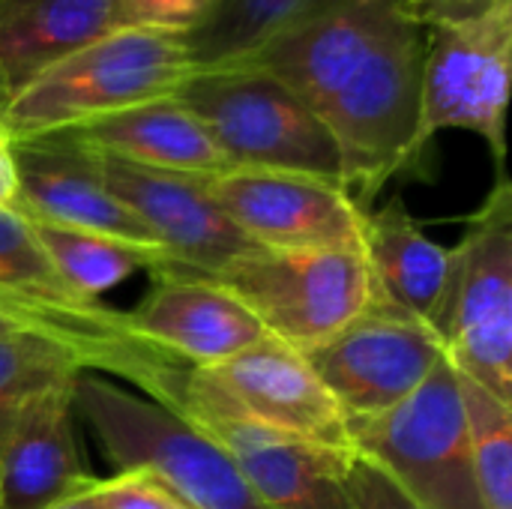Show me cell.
Listing matches in <instances>:
<instances>
[{
	"label": "cell",
	"mask_w": 512,
	"mask_h": 509,
	"mask_svg": "<svg viewBox=\"0 0 512 509\" xmlns=\"http://www.w3.org/2000/svg\"><path fill=\"white\" fill-rule=\"evenodd\" d=\"M426 27L402 0H309L252 54L249 66L282 81L336 138L351 198L369 210L402 171L420 168Z\"/></svg>",
	"instance_id": "6da1fadb"
},
{
	"label": "cell",
	"mask_w": 512,
	"mask_h": 509,
	"mask_svg": "<svg viewBox=\"0 0 512 509\" xmlns=\"http://www.w3.org/2000/svg\"><path fill=\"white\" fill-rule=\"evenodd\" d=\"M192 72L186 33L120 27L30 78L9 96L0 123L18 141L57 135L153 99L177 96Z\"/></svg>",
	"instance_id": "7a4b0ae2"
},
{
	"label": "cell",
	"mask_w": 512,
	"mask_h": 509,
	"mask_svg": "<svg viewBox=\"0 0 512 509\" xmlns=\"http://www.w3.org/2000/svg\"><path fill=\"white\" fill-rule=\"evenodd\" d=\"M459 375L512 405V183H498L450 249L441 294L426 318Z\"/></svg>",
	"instance_id": "3957f363"
},
{
	"label": "cell",
	"mask_w": 512,
	"mask_h": 509,
	"mask_svg": "<svg viewBox=\"0 0 512 509\" xmlns=\"http://www.w3.org/2000/svg\"><path fill=\"white\" fill-rule=\"evenodd\" d=\"M177 99L207 126L231 168L309 174L348 189L336 138L282 81L249 66L198 69Z\"/></svg>",
	"instance_id": "277c9868"
},
{
	"label": "cell",
	"mask_w": 512,
	"mask_h": 509,
	"mask_svg": "<svg viewBox=\"0 0 512 509\" xmlns=\"http://www.w3.org/2000/svg\"><path fill=\"white\" fill-rule=\"evenodd\" d=\"M75 411L117 471L144 468L156 474L192 509H264L213 441L141 393L81 372L75 378Z\"/></svg>",
	"instance_id": "5b68a950"
},
{
	"label": "cell",
	"mask_w": 512,
	"mask_h": 509,
	"mask_svg": "<svg viewBox=\"0 0 512 509\" xmlns=\"http://www.w3.org/2000/svg\"><path fill=\"white\" fill-rule=\"evenodd\" d=\"M351 447L417 509H486L480 501L459 375L444 357L396 408L351 420Z\"/></svg>",
	"instance_id": "8992f818"
},
{
	"label": "cell",
	"mask_w": 512,
	"mask_h": 509,
	"mask_svg": "<svg viewBox=\"0 0 512 509\" xmlns=\"http://www.w3.org/2000/svg\"><path fill=\"white\" fill-rule=\"evenodd\" d=\"M210 279L237 294L273 339L303 354L381 300L360 246L252 249Z\"/></svg>",
	"instance_id": "52a82bcc"
},
{
	"label": "cell",
	"mask_w": 512,
	"mask_h": 509,
	"mask_svg": "<svg viewBox=\"0 0 512 509\" xmlns=\"http://www.w3.org/2000/svg\"><path fill=\"white\" fill-rule=\"evenodd\" d=\"M183 411H216L330 450L354 453L348 420L306 354L273 336L219 366L186 369L177 414Z\"/></svg>",
	"instance_id": "ba28073f"
},
{
	"label": "cell",
	"mask_w": 512,
	"mask_h": 509,
	"mask_svg": "<svg viewBox=\"0 0 512 509\" xmlns=\"http://www.w3.org/2000/svg\"><path fill=\"white\" fill-rule=\"evenodd\" d=\"M512 66V6L468 24L426 27L420 135L423 144L444 129L480 135L498 162L507 159V102Z\"/></svg>",
	"instance_id": "9c48e42d"
},
{
	"label": "cell",
	"mask_w": 512,
	"mask_h": 509,
	"mask_svg": "<svg viewBox=\"0 0 512 509\" xmlns=\"http://www.w3.org/2000/svg\"><path fill=\"white\" fill-rule=\"evenodd\" d=\"M444 357L426 321L384 300H375L345 330L306 354L348 423L402 405Z\"/></svg>",
	"instance_id": "30bf717a"
},
{
	"label": "cell",
	"mask_w": 512,
	"mask_h": 509,
	"mask_svg": "<svg viewBox=\"0 0 512 509\" xmlns=\"http://www.w3.org/2000/svg\"><path fill=\"white\" fill-rule=\"evenodd\" d=\"M210 198L258 249L360 246L363 207L345 186L264 168L204 177Z\"/></svg>",
	"instance_id": "8fae6325"
},
{
	"label": "cell",
	"mask_w": 512,
	"mask_h": 509,
	"mask_svg": "<svg viewBox=\"0 0 512 509\" xmlns=\"http://www.w3.org/2000/svg\"><path fill=\"white\" fill-rule=\"evenodd\" d=\"M81 153L99 180L144 222L177 270L216 276L240 255L258 249L210 198L204 177L138 168L90 150Z\"/></svg>",
	"instance_id": "7c38bea8"
},
{
	"label": "cell",
	"mask_w": 512,
	"mask_h": 509,
	"mask_svg": "<svg viewBox=\"0 0 512 509\" xmlns=\"http://www.w3.org/2000/svg\"><path fill=\"white\" fill-rule=\"evenodd\" d=\"M177 417L231 459L264 509H351L348 465L354 453L216 411H183Z\"/></svg>",
	"instance_id": "4fadbf2b"
},
{
	"label": "cell",
	"mask_w": 512,
	"mask_h": 509,
	"mask_svg": "<svg viewBox=\"0 0 512 509\" xmlns=\"http://www.w3.org/2000/svg\"><path fill=\"white\" fill-rule=\"evenodd\" d=\"M153 279L126 321L138 339L186 369L219 366L270 336L252 309L210 276L165 270Z\"/></svg>",
	"instance_id": "5bb4252c"
},
{
	"label": "cell",
	"mask_w": 512,
	"mask_h": 509,
	"mask_svg": "<svg viewBox=\"0 0 512 509\" xmlns=\"http://www.w3.org/2000/svg\"><path fill=\"white\" fill-rule=\"evenodd\" d=\"M0 309L21 318L36 333L78 351L93 375L126 381L138 387L144 399L177 414L186 366L138 339L126 321V312L105 303L93 309H66L6 288H0Z\"/></svg>",
	"instance_id": "9a60e30c"
},
{
	"label": "cell",
	"mask_w": 512,
	"mask_h": 509,
	"mask_svg": "<svg viewBox=\"0 0 512 509\" xmlns=\"http://www.w3.org/2000/svg\"><path fill=\"white\" fill-rule=\"evenodd\" d=\"M15 156L18 201L12 210L24 219L159 246L144 222L99 180L87 156L63 138H15Z\"/></svg>",
	"instance_id": "2e32d148"
},
{
	"label": "cell",
	"mask_w": 512,
	"mask_h": 509,
	"mask_svg": "<svg viewBox=\"0 0 512 509\" xmlns=\"http://www.w3.org/2000/svg\"><path fill=\"white\" fill-rule=\"evenodd\" d=\"M75 378L39 393L12 423L0 447V509H51L93 480L75 441Z\"/></svg>",
	"instance_id": "e0dca14e"
},
{
	"label": "cell",
	"mask_w": 512,
	"mask_h": 509,
	"mask_svg": "<svg viewBox=\"0 0 512 509\" xmlns=\"http://www.w3.org/2000/svg\"><path fill=\"white\" fill-rule=\"evenodd\" d=\"M54 138L153 171L213 177L231 168L225 153L216 147L213 135L207 132V126L177 96L153 99L90 120L84 126L57 132Z\"/></svg>",
	"instance_id": "ac0fdd59"
},
{
	"label": "cell",
	"mask_w": 512,
	"mask_h": 509,
	"mask_svg": "<svg viewBox=\"0 0 512 509\" xmlns=\"http://www.w3.org/2000/svg\"><path fill=\"white\" fill-rule=\"evenodd\" d=\"M126 27L117 0H0V81L12 96L72 51Z\"/></svg>",
	"instance_id": "d6986e66"
},
{
	"label": "cell",
	"mask_w": 512,
	"mask_h": 509,
	"mask_svg": "<svg viewBox=\"0 0 512 509\" xmlns=\"http://www.w3.org/2000/svg\"><path fill=\"white\" fill-rule=\"evenodd\" d=\"M360 249L378 297L420 321L429 318L450 264V249L435 243L399 198L363 213Z\"/></svg>",
	"instance_id": "ffe728a7"
},
{
	"label": "cell",
	"mask_w": 512,
	"mask_h": 509,
	"mask_svg": "<svg viewBox=\"0 0 512 509\" xmlns=\"http://www.w3.org/2000/svg\"><path fill=\"white\" fill-rule=\"evenodd\" d=\"M33 234L42 243L45 255L63 276V282L84 300H99L105 291L117 288L135 273H165L177 270L171 255L159 246H141L108 234L72 231L60 225L33 222Z\"/></svg>",
	"instance_id": "44dd1931"
},
{
	"label": "cell",
	"mask_w": 512,
	"mask_h": 509,
	"mask_svg": "<svg viewBox=\"0 0 512 509\" xmlns=\"http://www.w3.org/2000/svg\"><path fill=\"white\" fill-rule=\"evenodd\" d=\"M90 372L87 360L39 333L0 336V447L18 414L48 387Z\"/></svg>",
	"instance_id": "7402d4cb"
},
{
	"label": "cell",
	"mask_w": 512,
	"mask_h": 509,
	"mask_svg": "<svg viewBox=\"0 0 512 509\" xmlns=\"http://www.w3.org/2000/svg\"><path fill=\"white\" fill-rule=\"evenodd\" d=\"M306 3L309 0H219L216 9L186 33L195 72L243 60Z\"/></svg>",
	"instance_id": "603a6c76"
},
{
	"label": "cell",
	"mask_w": 512,
	"mask_h": 509,
	"mask_svg": "<svg viewBox=\"0 0 512 509\" xmlns=\"http://www.w3.org/2000/svg\"><path fill=\"white\" fill-rule=\"evenodd\" d=\"M459 375V372H456ZM474 477L486 509H512V405L459 375Z\"/></svg>",
	"instance_id": "cb8c5ba5"
},
{
	"label": "cell",
	"mask_w": 512,
	"mask_h": 509,
	"mask_svg": "<svg viewBox=\"0 0 512 509\" xmlns=\"http://www.w3.org/2000/svg\"><path fill=\"white\" fill-rule=\"evenodd\" d=\"M0 288L66 309H93L102 303L78 297L63 282L36 240L33 225L15 210H0Z\"/></svg>",
	"instance_id": "d4e9b609"
},
{
	"label": "cell",
	"mask_w": 512,
	"mask_h": 509,
	"mask_svg": "<svg viewBox=\"0 0 512 509\" xmlns=\"http://www.w3.org/2000/svg\"><path fill=\"white\" fill-rule=\"evenodd\" d=\"M102 509H192L168 483L144 468H123L96 483Z\"/></svg>",
	"instance_id": "484cf974"
},
{
	"label": "cell",
	"mask_w": 512,
	"mask_h": 509,
	"mask_svg": "<svg viewBox=\"0 0 512 509\" xmlns=\"http://www.w3.org/2000/svg\"><path fill=\"white\" fill-rule=\"evenodd\" d=\"M219 0H117L126 27H156V30H195Z\"/></svg>",
	"instance_id": "4316f807"
},
{
	"label": "cell",
	"mask_w": 512,
	"mask_h": 509,
	"mask_svg": "<svg viewBox=\"0 0 512 509\" xmlns=\"http://www.w3.org/2000/svg\"><path fill=\"white\" fill-rule=\"evenodd\" d=\"M348 495L351 509H417L381 468H375L369 459L357 453L348 465Z\"/></svg>",
	"instance_id": "83f0119b"
},
{
	"label": "cell",
	"mask_w": 512,
	"mask_h": 509,
	"mask_svg": "<svg viewBox=\"0 0 512 509\" xmlns=\"http://www.w3.org/2000/svg\"><path fill=\"white\" fill-rule=\"evenodd\" d=\"M510 6L512 0H417L408 6V12L423 27H441V24L480 21Z\"/></svg>",
	"instance_id": "f1b7e54d"
},
{
	"label": "cell",
	"mask_w": 512,
	"mask_h": 509,
	"mask_svg": "<svg viewBox=\"0 0 512 509\" xmlns=\"http://www.w3.org/2000/svg\"><path fill=\"white\" fill-rule=\"evenodd\" d=\"M18 201V156L15 138L0 123V210H12Z\"/></svg>",
	"instance_id": "f546056e"
},
{
	"label": "cell",
	"mask_w": 512,
	"mask_h": 509,
	"mask_svg": "<svg viewBox=\"0 0 512 509\" xmlns=\"http://www.w3.org/2000/svg\"><path fill=\"white\" fill-rule=\"evenodd\" d=\"M96 483H99V477H93L87 486H81L78 492H72L69 498H63L57 507H51V509H102V504H99V495H96Z\"/></svg>",
	"instance_id": "4dcf8cb0"
},
{
	"label": "cell",
	"mask_w": 512,
	"mask_h": 509,
	"mask_svg": "<svg viewBox=\"0 0 512 509\" xmlns=\"http://www.w3.org/2000/svg\"><path fill=\"white\" fill-rule=\"evenodd\" d=\"M9 333H36V330L30 324H24L21 318H15V315H9V312L0 309V336H9Z\"/></svg>",
	"instance_id": "1f68e13d"
},
{
	"label": "cell",
	"mask_w": 512,
	"mask_h": 509,
	"mask_svg": "<svg viewBox=\"0 0 512 509\" xmlns=\"http://www.w3.org/2000/svg\"><path fill=\"white\" fill-rule=\"evenodd\" d=\"M6 102H9V93H6V87H3V81H0V117H3V108H6Z\"/></svg>",
	"instance_id": "d6a6232c"
},
{
	"label": "cell",
	"mask_w": 512,
	"mask_h": 509,
	"mask_svg": "<svg viewBox=\"0 0 512 509\" xmlns=\"http://www.w3.org/2000/svg\"><path fill=\"white\" fill-rule=\"evenodd\" d=\"M402 3H405V6H411V3H417V0H402Z\"/></svg>",
	"instance_id": "836d02e7"
}]
</instances>
